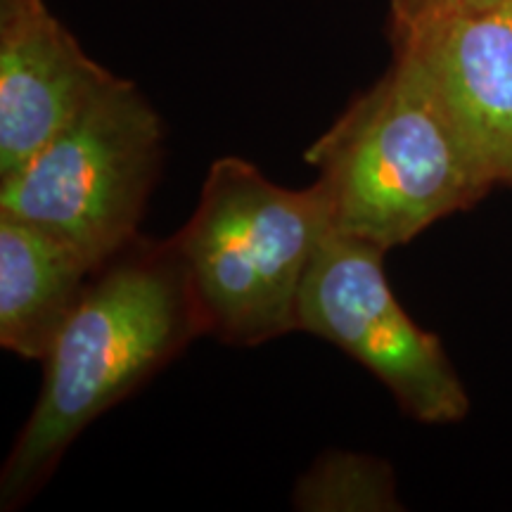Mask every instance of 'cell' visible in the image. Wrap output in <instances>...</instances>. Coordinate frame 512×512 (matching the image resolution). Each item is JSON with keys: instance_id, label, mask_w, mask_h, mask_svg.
<instances>
[{"instance_id": "cell-1", "label": "cell", "mask_w": 512, "mask_h": 512, "mask_svg": "<svg viewBox=\"0 0 512 512\" xmlns=\"http://www.w3.org/2000/svg\"><path fill=\"white\" fill-rule=\"evenodd\" d=\"M188 268L174 238L138 235L93 273L46 356V377L0 477L3 510L17 508L95 418L202 335Z\"/></svg>"}, {"instance_id": "cell-2", "label": "cell", "mask_w": 512, "mask_h": 512, "mask_svg": "<svg viewBox=\"0 0 512 512\" xmlns=\"http://www.w3.org/2000/svg\"><path fill=\"white\" fill-rule=\"evenodd\" d=\"M332 233L392 249L470 209L494 188L411 55L394 67L306 152Z\"/></svg>"}, {"instance_id": "cell-3", "label": "cell", "mask_w": 512, "mask_h": 512, "mask_svg": "<svg viewBox=\"0 0 512 512\" xmlns=\"http://www.w3.org/2000/svg\"><path fill=\"white\" fill-rule=\"evenodd\" d=\"M328 230L316 185L290 190L247 159H216L174 238L204 332L254 347L299 330V292Z\"/></svg>"}, {"instance_id": "cell-4", "label": "cell", "mask_w": 512, "mask_h": 512, "mask_svg": "<svg viewBox=\"0 0 512 512\" xmlns=\"http://www.w3.org/2000/svg\"><path fill=\"white\" fill-rule=\"evenodd\" d=\"M162 147L159 114L114 76L22 169L0 178V211L72 242L100 268L138 238Z\"/></svg>"}, {"instance_id": "cell-5", "label": "cell", "mask_w": 512, "mask_h": 512, "mask_svg": "<svg viewBox=\"0 0 512 512\" xmlns=\"http://www.w3.org/2000/svg\"><path fill=\"white\" fill-rule=\"evenodd\" d=\"M387 249L328 230L299 292L297 325L335 344L380 377L403 413L448 425L470 399L439 337L418 328L384 275Z\"/></svg>"}, {"instance_id": "cell-6", "label": "cell", "mask_w": 512, "mask_h": 512, "mask_svg": "<svg viewBox=\"0 0 512 512\" xmlns=\"http://www.w3.org/2000/svg\"><path fill=\"white\" fill-rule=\"evenodd\" d=\"M112 79L46 0H0V178L22 169Z\"/></svg>"}, {"instance_id": "cell-7", "label": "cell", "mask_w": 512, "mask_h": 512, "mask_svg": "<svg viewBox=\"0 0 512 512\" xmlns=\"http://www.w3.org/2000/svg\"><path fill=\"white\" fill-rule=\"evenodd\" d=\"M496 185L512 181V0L394 34Z\"/></svg>"}, {"instance_id": "cell-8", "label": "cell", "mask_w": 512, "mask_h": 512, "mask_svg": "<svg viewBox=\"0 0 512 512\" xmlns=\"http://www.w3.org/2000/svg\"><path fill=\"white\" fill-rule=\"evenodd\" d=\"M98 271L72 242L0 211V344L46 361Z\"/></svg>"}, {"instance_id": "cell-9", "label": "cell", "mask_w": 512, "mask_h": 512, "mask_svg": "<svg viewBox=\"0 0 512 512\" xmlns=\"http://www.w3.org/2000/svg\"><path fill=\"white\" fill-rule=\"evenodd\" d=\"M299 510H401L392 467L356 453H328L299 479Z\"/></svg>"}, {"instance_id": "cell-10", "label": "cell", "mask_w": 512, "mask_h": 512, "mask_svg": "<svg viewBox=\"0 0 512 512\" xmlns=\"http://www.w3.org/2000/svg\"><path fill=\"white\" fill-rule=\"evenodd\" d=\"M389 3H392L394 34H399L430 19L496 8L505 0H389Z\"/></svg>"}, {"instance_id": "cell-11", "label": "cell", "mask_w": 512, "mask_h": 512, "mask_svg": "<svg viewBox=\"0 0 512 512\" xmlns=\"http://www.w3.org/2000/svg\"><path fill=\"white\" fill-rule=\"evenodd\" d=\"M508 185H510V188H512V181H510V183H508Z\"/></svg>"}]
</instances>
